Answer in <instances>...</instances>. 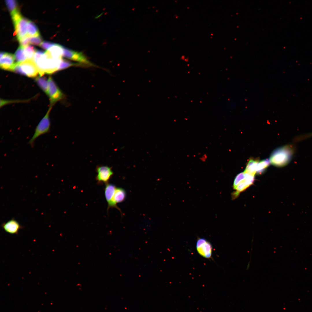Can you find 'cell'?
Segmentation results:
<instances>
[{"instance_id":"obj_18","label":"cell","mask_w":312,"mask_h":312,"mask_svg":"<svg viewBox=\"0 0 312 312\" xmlns=\"http://www.w3.org/2000/svg\"><path fill=\"white\" fill-rule=\"evenodd\" d=\"M24 48L20 46L16 51L14 54L15 60L16 63H21L27 60V58L24 51Z\"/></svg>"},{"instance_id":"obj_24","label":"cell","mask_w":312,"mask_h":312,"mask_svg":"<svg viewBox=\"0 0 312 312\" xmlns=\"http://www.w3.org/2000/svg\"><path fill=\"white\" fill-rule=\"evenodd\" d=\"M42 40V38L40 35L31 37L30 38V43L34 45H39L41 44Z\"/></svg>"},{"instance_id":"obj_8","label":"cell","mask_w":312,"mask_h":312,"mask_svg":"<svg viewBox=\"0 0 312 312\" xmlns=\"http://www.w3.org/2000/svg\"><path fill=\"white\" fill-rule=\"evenodd\" d=\"M29 20L23 16L13 21L14 28V35L19 41L27 35V25Z\"/></svg>"},{"instance_id":"obj_5","label":"cell","mask_w":312,"mask_h":312,"mask_svg":"<svg viewBox=\"0 0 312 312\" xmlns=\"http://www.w3.org/2000/svg\"><path fill=\"white\" fill-rule=\"evenodd\" d=\"M62 56L85 65L88 67L96 66L90 62L83 53L73 51L63 46Z\"/></svg>"},{"instance_id":"obj_13","label":"cell","mask_w":312,"mask_h":312,"mask_svg":"<svg viewBox=\"0 0 312 312\" xmlns=\"http://www.w3.org/2000/svg\"><path fill=\"white\" fill-rule=\"evenodd\" d=\"M47 51L53 58L56 59L62 58L63 46L60 44H55Z\"/></svg>"},{"instance_id":"obj_3","label":"cell","mask_w":312,"mask_h":312,"mask_svg":"<svg viewBox=\"0 0 312 312\" xmlns=\"http://www.w3.org/2000/svg\"><path fill=\"white\" fill-rule=\"evenodd\" d=\"M10 71L30 77H36L39 74L38 69L33 60L16 62Z\"/></svg>"},{"instance_id":"obj_10","label":"cell","mask_w":312,"mask_h":312,"mask_svg":"<svg viewBox=\"0 0 312 312\" xmlns=\"http://www.w3.org/2000/svg\"><path fill=\"white\" fill-rule=\"evenodd\" d=\"M1 227L5 232L11 234H18L19 230L23 227L14 218L2 224Z\"/></svg>"},{"instance_id":"obj_16","label":"cell","mask_w":312,"mask_h":312,"mask_svg":"<svg viewBox=\"0 0 312 312\" xmlns=\"http://www.w3.org/2000/svg\"><path fill=\"white\" fill-rule=\"evenodd\" d=\"M72 66L88 67L85 65L78 63L72 62L62 58L58 69V71L64 70Z\"/></svg>"},{"instance_id":"obj_11","label":"cell","mask_w":312,"mask_h":312,"mask_svg":"<svg viewBox=\"0 0 312 312\" xmlns=\"http://www.w3.org/2000/svg\"><path fill=\"white\" fill-rule=\"evenodd\" d=\"M15 60L14 55L10 53H5L0 58L1 68L5 70L10 71L15 63H14Z\"/></svg>"},{"instance_id":"obj_14","label":"cell","mask_w":312,"mask_h":312,"mask_svg":"<svg viewBox=\"0 0 312 312\" xmlns=\"http://www.w3.org/2000/svg\"><path fill=\"white\" fill-rule=\"evenodd\" d=\"M259 160L257 158L250 159L247 164L244 172L255 175L256 173L257 165Z\"/></svg>"},{"instance_id":"obj_2","label":"cell","mask_w":312,"mask_h":312,"mask_svg":"<svg viewBox=\"0 0 312 312\" xmlns=\"http://www.w3.org/2000/svg\"><path fill=\"white\" fill-rule=\"evenodd\" d=\"M296 152L295 146L288 144L276 149L271 154V163L274 166L283 167L291 161Z\"/></svg>"},{"instance_id":"obj_27","label":"cell","mask_w":312,"mask_h":312,"mask_svg":"<svg viewBox=\"0 0 312 312\" xmlns=\"http://www.w3.org/2000/svg\"><path fill=\"white\" fill-rule=\"evenodd\" d=\"M55 44L51 42L45 41L42 42L40 46L42 48L48 50Z\"/></svg>"},{"instance_id":"obj_15","label":"cell","mask_w":312,"mask_h":312,"mask_svg":"<svg viewBox=\"0 0 312 312\" xmlns=\"http://www.w3.org/2000/svg\"><path fill=\"white\" fill-rule=\"evenodd\" d=\"M126 196V192L124 189L120 187L116 188L113 199L114 205L117 207L116 204L124 201Z\"/></svg>"},{"instance_id":"obj_6","label":"cell","mask_w":312,"mask_h":312,"mask_svg":"<svg viewBox=\"0 0 312 312\" xmlns=\"http://www.w3.org/2000/svg\"><path fill=\"white\" fill-rule=\"evenodd\" d=\"M48 82V91L47 95L50 99L51 105L53 106L56 102L64 99L65 95L56 85L51 77H49Z\"/></svg>"},{"instance_id":"obj_21","label":"cell","mask_w":312,"mask_h":312,"mask_svg":"<svg viewBox=\"0 0 312 312\" xmlns=\"http://www.w3.org/2000/svg\"><path fill=\"white\" fill-rule=\"evenodd\" d=\"M36 50L35 47L31 45H29L24 48V53L27 60H33Z\"/></svg>"},{"instance_id":"obj_4","label":"cell","mask_w":312,"mask_h":312,"mask_svg":"<svg viewBox=\"0 0 312 312\" xmlns=\"http://www.w3.org/2000/svg\"><path fill=\"white\" fill-rule=\"evenodd\" d=\"M52 107V106L51 105L44 116L37 126L33 135L28 142V144L32 148L34 146L35 142L38 137L42 135L48 133L50 131L51 122L49 114Z\"/></svg>"},{"instance_id":"obj_22","label":"cell","mask_w":312,"mask_h":312,"mask_svg":"<svg viewBox=\"0 0 312 312\" xmlns=\"http://www.w3.org/2000/svg\"><path fill=\"white\" fill-rule=\"evenodd\" d=\"M5 3L7 7L11 14L19 10L16 1L14 0H5Z\"/></svg>"},{"instance_id":"obj_19","label":"cell","mask_w":312,"mask_h":312,"mask_svg":"<svg viewBox=\"0 0 312 312\" xmlns=\"http://www.w3.org/2000/svg\"><path fill=\"white\" fill-rule=\"evenodd\" d=\"M36 81L40 87L47 95L48 82L47 78L45 77L40 76L36 79Z\"/></svg>"},{"instance_id":"obj_12","label":"cell","mask_w":312,"mask_h":312,"mask_svg":"<svg viewBox=\"0 0 312 312\" xmlns=\"http://www.w3.org/2000/svg\"><path fill=\"white\" fill-rule=\"evenodd\" d=\"M115 185L111 183L106 184L105 188V195L108 204V209L111 207H115L120 210L118 207L114 204L113 199L116 189Z\"/></svg>"},{"instance_id":"obj_9","label":"cell","mask_w":312,"mask_h":312,"mask_svg":"<svg viewBox=\"0 0 312 312\" xmlns=\"http://www.w3.org/2000/svg\"><path fill=\"white\" fill-rule=\"evenodd\" d=\"M96 171L97 173L96 178L99 183H107L113 174L112 167L107 166L98 165L96 167Z\"/></svg>"},{"instance_id":"obj_26","label":"cell","mask_w":312,"mask_h":312,"mask_svg":"<svg viewBox=\"0 0 312 312\" xmlns=\"http://www.w3.org/2000/svg\"><path fill=\"white\" fill-rule=\"evenodd\" d=\"M30 37L27 35L19 41L20 46L25 48L30 43Z\"/></svg>"},{"instance_id":"obj_7","label":"cell","mask_w":312,"mask_h":312,"mask_svg":"<svg viewBox=\"0 0 312 312\" xmlns=\"http://www.w3.org/2000/svg\"><path fill=\"white\" fill-rule=\"evenodd\" d=\"M196 248L197 252L202 257L207 259L211 258L213 247L211 243L206 239L203 238H198Z\"/></svg>"},{"instance_id":"obj_1","label":"cell","mask_w":312,"mask_h":312,"mask_svg":"<svg viewBox=\"0 0 312 312\" xmlns=\"http://www.w3.org/2000/svg\"><path fill=\"white\" fill-rule=\"evenodd\" d=\"M61 59H54L47 51L39 50L35 52L33 60L38 69L40 76H42L45 73L52 74L57 71Z\"/></svg>"},{"instance_id":"obj_17","label":"cell","mask_w":312,"mask_h":312,"mask_svg":"<svg viewBox=\"0 0 312 312\" xmlns=\"http://www.w3.org/2000/svg\"><path fill=\"white\" fill-rule=\"evenodd\" d=\"M26 28L27 35L29 37L36 36L40 35L37 26L31 21H28L27 25Z\"/></svg>"},{"instance_id":"obj_25","label":"cell","mask_w":312,"mask_h":312,"mask_svg":"<svg viewBox=\"0 0 312 312\" xmlns=\"http://www.w3.org/2000/svg\"><path fill=\"white\" fill-rule=\"evenodd\" d=\"M245 175L244 172H241L237 174L235 177L233 184V188L237 186L241 181L244 179Z\"/></svg>"},{"instance_id":"obj_28","label":"cell","mask_w":312,"mask_h":312,"mask_svg":"<svg viewBox=\"0 0 312 312\" xmlns=\"http://www.w3.org/2000/svg\"><path fill=\"white\" fill-rule=\"evenodd\" d=\"M5 52L3 51H1L0 52V57L1 58L5 53Z\"/></svg>"},{"instance_id":"obj_20","label":"cell","mask_w":312,"mask_h":312,"mask_svg":"<svg viewBox=\"0 0 312 312\" xmlns=\"http://www.w3.org/2000/svg\"><path fill=\"white\" fill-rule=\"evenodd\" d=\"M270 162V160L268 159L259 161L257 165L256 173L258 174H261L269 166Z\"/></svg>"},{"instance_id":"obj_23","label":"cell","mask_w":312,"mask_h":312,"mask_svg":"<svg viewBox=\"0 0 312 312\" xmlns=\"http://www.w3.org/2000/svg\"><path fill=\"white\" fill-rule=\"evenodd\" d=\"M312 137V132L300 135L295 137L293 139L294 142L296 143L300 142Z\"/></svg>"}]
</instances>
